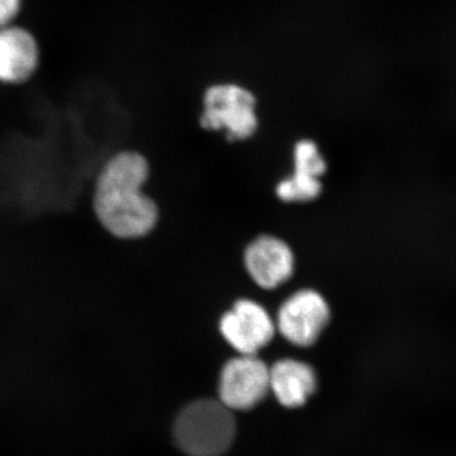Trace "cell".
Returning <instances> with one entry per match:
<instances>
[{"instance_id":"obj_1","label":"cell","mask_w":456,"mask_h":456,"mask_svg":"<svg viewBox=\"0 0 456 456\" xmlns=\"http://www.w3.org/2000/svg\"><path fill=\"white\" fill-rule=\"evenodd\" d=\"M150 165L132 150L117 152L104 163L95 179L92 207L103 230L118 240L149 235L159 221V208L142 188Z\"/></svg>"},{"instance_id":"obj_2","label":"cell","mask_w":456,"mask_h":456,"mask_svg":"<svg viewBox=\"0 0 456 456\" xmlns=\"http://www.w3.org/2000/svg\"><path fill=\"white\" fill-rule=\"evenodd\" d=\"M236 422L220 401L200 399L188 404L174 425V439L185 454L221 456L232 445Z\"/></svg>"},{"instance_id":"obj_3","label":"cell","mask_w":456,"mask_h":456,"mask_svg":"<svg viewBox=\"0 0 456 456\" xmlns=\"http://www.w3.org/2000/svg\"><path fill=\"white\" fill-rule=\"evenodd\" d=\"M200 123L204 130L226 132L228 141L251 139L259 128L253 90L233 82L213 83L202 98Z\"/></svg>"},{"instance_id":"obj_4","label":"cell","mask_w":456,"mask_h":456,"mask_svg":"<svg viewBox=\"0 0 456 456\" xmlns=\"http://www.w3.org/2000/svg\"><path fill=\"white\" fill-rule=\"evenodd\" d=\"M270 391V368L255 355L228 360L222 368L218 395L231 411L251 410Z\"/></svg>"},{"instance_id":"obj_5","label":"cell","mask_w":456,"mask_h":456,"mask_svg":"<svg viewBox=\"0 0 456 456\" xmlns=\"http://www.w3.org/2000/svg\"><path fill=\"white\" fill-rule=\"evenodd\" d=\"M331 311L329 303L314 289L293 293L278 312V330L281 336L299 347L316 344L329 325Z\"/></svg>"},{"instance_id":"obj_6","label":"cell","mask_w":456,"mask_h":456,"mask_svg":"<svg viewBox=\"0 0 456 456\" xmlns=\"http://www.w3.org/2000/svg\"><path fill=\"white\" fill-rule=\"evenodd\" d=\"M224 340L241 355H256L275 335V325L268 311L250 299H239L221 318Z\"/></svg>"},{"instance_id":"obj_7","label":"cell","mask_w":456,"mask_h":456,"mask_svg":"<svg viewBox=\"0 0 456 456\" xmlns=\"http://www.w3.org/2000/svg\"><path fill=\"white\" fill-rule=\"evenodd\" d=\"M40 45L31 31L17 25L0 27V83L22 86L37 73Z\"/></svg>"},{"instance_id":"obj_8","label":"cell","mask_w":456,"mask_h":456,"mask_svg":"<svg viewBox=\"0 0 456 456\" xmlns=\"http://www.w3.org/2000/svg\"><path fill=\"white\" fill-rule=\"evenodd\" d=\"M245 268L255 283L264 289H274L292 278L294 254L283 240L263 235L246 248Z\"/></svg>"},{"instance_id":"obj_9","label":"cell","mask_w":456,"mask_h":456,"mask_svg":"<svg viewBox=\"0 0 456 456\" xmlns=\"http://www.w3.org/2000/svg\"><path fill=\"white\" fill-rule=\"evenodd\" d=\"M325 159L317 143L301 140L294 146V174L292 178L279 183L277 196L288 203H307L316 200L322 191L321 176L326 173Z\"/></svg>"},{"instance_id":"obj_10","label":"cell","mask_w":456,"mask_h":456,"mask_svg":"<svg viewBox=\"0 0 456 456\" xmlns=\"http://www.w3.org/2000/svg\"><path fill=\"white\" fill-rule=\"evenodd\" d=\"M316 389V371L307 362L281 359L270 368V391L281 406L301 407Z\"/></svg>"},{"instance_id":"obj_11","label":"cell","mask_w":456,"mask_h":456,"mask_svg":"<svg viewBox=\"0 0 456 456\" xmlns=\"http://www.w3.org/2000/svg\"><path fill=\"white\" fill-rule=\"evenodd\" d=\"M23 0H0V27L12 25L22 11Z\"/></svg>"}]
</instances>
